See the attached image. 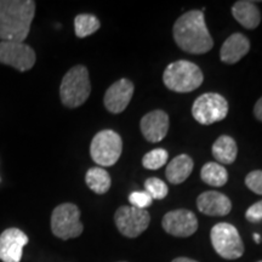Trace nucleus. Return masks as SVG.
<instances>
[{"instance_id": "f257e3e1", "label": "nucleus", "mask_w": 262, "mask_h": 262, "mask_svg": "<svg viewBox=\"0 0 262 262\" xmlns=\"http://www.w3.org/2000/svg\"><path fill=\"white\" fill-rule=\"evenodd\" d=\"M34 15L33 0H0V41L24 42Z\"/></svg>"}, {"instance_id": "f03ea898", "label": "nucleus", "mask_w": 262, "mask_h": 262, "mask_svg": "<svg viewBox=\"0 0 262 262\" xmlns=\"http://www.w3.org/2000/svg\"><path fill=\"white\" fill-rule=\"evenodd\" d=\"M173 39L183 51L189 54H205L214 47L211 35L206 28L202 11H188L173 25Z\"/></svg>"}, {"instance_id": "7ed1b4c3", "label": "nucleus", "mask_w": 262, "mask_h": 262, "mask_svg": "<svg viewBox=\"0 0 262 262\" xmlns=\"http://www.w3.org/2000/svg\"><path fill=\"white\" fill-rule=\"evenodd\" d=\"M91 93L89 71L83 64L72 67L64 74L60 86V98L63 106L77 108L86 102Z\"/></svg>"}, {"instance_id": "20e7f679", "label": "nucleus", "mask_w": 262, "mask_h": 262, "mask_svg": "<svg viewBox=\"0 0 262 262\" xmlns=\"http://www.w3.org/2000/svg\"><path fill=\"white\" fill-rule=\"evenodd\" d=\"M204 75L201 68L189 61L180 60L170 63L163 74V81L175 93H191L201 86Z\"/></svg>"}, {"instance_id": "39448f33", "label": "nucleus", "mask_w": 262, "mask_h": 262, "mask_svg": "<svg viewBox=\"0 0 262 262\" xmlns=\"http://www.w3.org/2000/svg\"><path fill=\"white\" fill-rule=\"evenodd\" d=\"M51 231L62 241L79 237L84 231L79 208L73 203L57 205L51 214Z\"/></svg>"}, {"instance_id": "423d86ee", "label": "nucleus", "mask_w": 262, "mask_h": 262, "mask_svg": "<svg viewBox=\"0 0 262 262\" xmlns=\"http://www.w3.org/2000/svg\"><path fill=\"white\" fill-rule=\"evenodd\" d=\"M123 141L113 130H102L94 136L90 145V156L97 165L112 166L119 160Z\"/></svg>"}, {"instance_id": "0eeeda50", "label": "nucleus", "mask_w": 262, "mask_h": 262, "mask_svg": "<svg viewBox=\"0 0 262 262\" xmlns=\"http://www.w3.org/2000/svg\"><path fill=\"white\" fill-rule=\"evenodd\" d=\"M211 244L215 251L226 260H235L243 256L244 244L238 229L227 222L215 225L210 232Z\"/></svg>"}, {"instance_id": "6e6552de", "label": "nucleus", "mask_w": 262, "mask_h": 262, "mask_svg": "<svg viewBox=\"0 0 262 262\" xmlns=\"http://www.w3.org/2000/svg\"><path fill=\"white\" fill-rule=\"evenodd\" d=\"M193 118L202 125L221 122L228 114V102L220 94H203L192 106Z\"/></svg>"}, {"instance_id": "1a4fd4ad", "label": "nucleus", "mask_w": 262, "mask_h": 262, "mask_svg": "<svg viewBox=\"0 0 262 262\" xmlns=\"http://www.w3.org/2000/svg\"><path fill=\"white\" fill-rule=\"evenodd\" d=\"M118 231L127 238H136L148 228L150 216L148 211L134 206H120L114 215Z\"/></svg>"}, {"instance_id": "9d476101", "label": "nucleus", "mask_w": 262, "mask_h": 262, "mask_svg": "<svg viewBox=\"0 0 262 262\" xmlns=\"http://www.w3.org/2000/svg\"><path fill=\"white\" fill-rule=\"evenodd\" d=\"M35 61V51L25 42L0 41V63L19 72H27L32 70Z\"/></svg>"}, {"instance_id": "9b49d317", "label": "nucleus", "mask_w": 262, "mask_h": 262, "mask_svg": "<svg viewBox=\"0 0 262 262\" xmlns=\"http://www.w3.org/2000/svg\"><path fill=\"white\" fill-rule=\"evenodd\" d=\"M162 226L166 233L175 237L186 238L195 233L198 228V220L194 212L186 209H179L164 215Z\"/></svg>"}, {"instance_id": "f8f14e48", "label": "nucleus", "mask_w": 262, "mask_h": 262, "mask_svg": "<svg viewBox=\"0 0 262 262\" xmlns=\"http://www.w3.org/2000/svg\"><path fill=\"white\" fill-rule=\"evenodd\" d=\"M28 242V235L19 228H6L0 234V260L3 262H19L22 251Z\"/></svg>"}, {"instance_id": "ddd939ff", "label": "nucleus", "mask_w": 262, "mask_h": 262, "mask_svg": "<svg viewBox=\"0 0 262 262\" xmlns=\"http://www.w3.org/2000/svg\"><path fill=\"white\" fill-rule=\"evenodd\" d=\"M134 95V84L129 79H120L108 88L103 97L104 107L108 112L122 113L130 103Z\"/></svg>"}, {"instance_id": "4468645a", "label": "nucleus", "mask_w": 262, "mask_h": 262, "mask_svg": "<svg viewBox=\"0 0 262 262\" xmlns=\"http://www.w3.org/2000/svg\"><path fill=\"white\" fill-rule=\"evenodd\" d=\"M141 131L149 142H160L169 130V116L164 111L157 110L147 113L141 119Z\"/></svg>"}, {"instance_id": "2eb2a0df", "label": "nucleus", "mask_w": 262, "mask_h": 262, "mask_svg": "<svg viewBox=\"0 0 262 262\" xmlns=\"http://www.w3.org/2000/svg\"><path fill=\"white\" fill-rule=\"evenodd\" d=\"M196 206L202 214L208 216H226L232 209V203L225 194L216 191L202 193L196 198Z\"/></svg>"}, {"instance_id": "dca6fc26", "label": "nucleus", "mask_w": 262, "mask_h": 262, "mask_svg": "<svg viewBox=\"0 0 262 262\" xmlns=\"http://www.w3.org/2000/svg\"><path fill=\"white\" fill-rule=\"evenodd\" d=\"M250 50V41L242 33H234L226 39L220 50V58L222 62L228 64L237 63Z\"/></svg>"}, {"instance_id": "f3484780", "label": "nucleus", "mask_w": 262, "mask_h": 262, "mask_svg": "<svg viewBox=\"0 0 262 262\" xmlns=\"http://www.w3.org/2000/svg\"><path fill=\"white\" fill-rule=\"evenodd\" d=\"M232 15L247 29H255L261 22L260 10L253 2H237L232 6Z\"/></svg>"}, {"instance_id": "a211bd4d", "label": "nucleus", "mask_w": 262, "mask_h": 262, "mask_svg": "<svg viewBox=\"0 0 262 262\" xmlns=\"http://www.w3.org/2000/svg\"><path fill=\"white\" fill-rule=\"evenodd\" d=\"M193 159L187 155L175 157L166 166L165 176L172 185H180L186 181L193 170Z\"/></svg>"}, {"instance_id": "6ab92c4d", "label": "nucleus", "mask_w": 262, "mask_h": 262, "mask_svg": "<svg viewBox=\"0 0 262 262\" xmlns=\"http://www.w3.org/2000/svg\"><path fill=\"white\" fill-rule=\"evenodd\" d=\"M237 143L228 135L220 136L212 145V156L221 164H232L237 158Z\"/></svg>"}, {"instance_id": "aec40b11", "label": "nucleus", "mask_w": 262, "mask_h": 262, "mask_svg": "<svg viewBox=\"0 0 262 262\" xmlns=\"http://www.w3.org/2000/svg\"><path fill=\"white\" fill-rule=\"evenodd\" d=\"M85 182H86L88 187L96 194L107 193L112 185L110 173L107 172V170L100 168V166H95V168L88 170L86 175H85Z\"/></svg>"}, {"instance_id": "412c9836", "label": "nucleus", "mask_w": 262, "mask_h": 262, "mask_svg": "<svg viewBox=\"0 0 262 262\" xmlns=\"http://www.w3.org/2000/svg\"><path fill=\"white\" fill-rule=\"evenodd\" d=\"M201 178L206 185L212 187H221L228 181V173L224 166L219 163H206L201 170Z\"/></svg>"}, {"instance_id": "4be33fe9", "label": "nucleus", "mask_w": 262, "mask_h": 262, "mask_svg": "<svg viewBox=\"0 0 262 262\" xmlns=\"http://www.w3.org/2000/svg\"><path fill=\"white\" fill-rule=\"evenodd\" d=\"M101 27L100 19L91 14H80L74 18V31L78 38H86Z\"/></svg>"}, {"instance_id": "5701e85b", "label": "nucleus", "mask_w": 262, "mask_h": 262, "mask_svg": "<svg viewBox=\"0 0 262 262\" xmlns=\"http://www.w3.org/2000/svg\"><path fill=\"white\" fill-rule=\"evenodd\" d=\"M168 152L163 148H156L142 158V165L148 170H158L168 162Z\"/></svg>"}, {"instance_id": "b1692460", "label": "nucleus", "mask_w": 262, "mask_h": 262, "mask_svg": "<svg viewBox=\"0 0 262 262\" xmlns=\"http://www.w3.org/2000/svg\"><path fill=\"white\" fill-rule=\"evenodd\" d=\"M145 189L152 199H164L169 193V188L166 183L158 178H150L146 180Z\"/></svg>"}, {"instance_id": "393cba45", "label": "nucleus", "mask_w": 262, "mask_h": 262, "mask_svg": "<svg viewBox=\"0 0 262 262\" xmlns=\"http://www.w3.org/2000/svg\"><path fill=\"white\" fill-rule=\"evenodd\" d=\"M129 202L131 206H134V208L143 209V210H146L148 206L152 205L153 199L150 198L147 192L137 191V192H133L129 195Z\"/></svg>"}, {"instance_id": "a878e982", "label": "nucleus", "mask_w": 262, "mask_h": 262, "mask_svg": "<svg viewBox=\"0 0 262 262\" xmlns=\"http://www.w3.org/2000/svg\"><path fill=\"white\" fill-rule=\"evenodd\" d=\"M247 187L256 194L262 195V170H254L245 178Z\"/></svg>"}, {"instance_id": "bb28decb", "label": "nucleus", "mask_w": 262, "mask_h": 262, "mask_svg": "<svg viewBox=\"0 0 262 262\" xmlns=\"http://www.w3.org/2000/svg\"><path fill=\"white\" fill-rule=\"evenodd\" d=\"M245 217L250 222L262 221V201L251 205L245 212Z\"/></svg>"}, {"instance_id": "cd10ccee", "label": "nucleus", "mask_w": 262, "mask_h": 262, "mask_svg": "<svg viewBox=\"0 0 262 262\" xmlns=\"http://www.w3.org/2000/svg\"><path fill=\"white\" fill-rule=\"evenodd\" d=\"M254 114H255V117L260 120V122H262V97L257 101L256 104H255Z\"/></svg>"}, {"instance_id": "c85d7f7f", "label": "nucleus", "mask_w": 262, "mask_h": 262, "mask_svg": "<svg viewBox=\"0 0 262 262\" xmlns=\"http://www.w3.org/2000/svg\"><path fill=\"white\" fill-rule=\"evenodd\" d=\"M171 262H196V261L192 260V258H188V257H178V258H175V260H172Z\"/></svg>"}, {"instance_id": "c756f323", "label": "nucleus", "mask_w": 262, "mask_h": 262, "mask_svg": "<svg viewBox=\"0 0 262 262\" xmlns=\"http://www.w3.org/2000/svg\"><path fill=\"white\" fill-rule=\"evenodd\" d=\"M254 239H255V242H256V243H260V235L254 234Z\"/></svg>"}, {"instance_id": "7c9ffc66", "label": "nucleus", "mask_w": 262, "mask_h": 262, "mask_svg": "<svg viewBox=\"0 0 262 262\" xmlns=\"http://www.w3.org/2000/svg\"><path fill=\"white\" fill-rule=\"evenodd\" d=\"M258 262H262V261H258Z\"/></svg>"}]
</instances>
